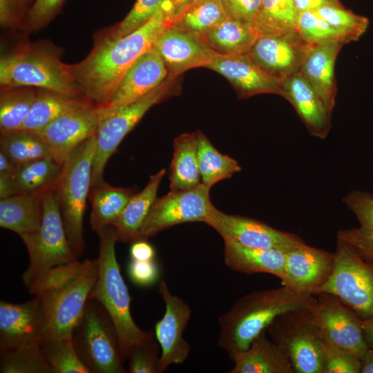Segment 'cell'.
<instances>
[{
	"label": "cell",
	"instance_id": "cell-1",
	"mask_svg": "<svg viewBox=\"0 0 373 373\" xmlns=\"http://www.w3.org/2000/svg\"><path fill=\"white\" fill-rule=\"evenodd\" d=\"M166 0L144 25L124 36L111 33L97 41L81 62L70 65L84 97L98 107L110 104L121 80L136 60L154 47L171 24Z\"/></svg>",
	"mask_w": 373,
	"mask_h": 373
},
{
	"label": "cell",
	"instance_id": "cell-2",
	"mask_svg": "<svg viewBox=\"0 0 373 373\" xmlns=\"http://www.w3.org/2000/svg\"><path fill=\"white\" fill-rule=\"evenodd\" d=\"M316 300L314 295L285 285L247 294L219 316L218 345L233 361L276 316L290 310L310 308Z\"/></svg>",
	"mask_w": 373,
	"mask_h": 373
},
{
	"label": "cell",
	"instance_id": "cell-3",
	"mask_svg": "<svg viewBox=\"0 0 373 373\" xmlns=\"http://www.w3.org/2000/svg\"><path fill=\"white\" fill-rule=\"evenodd\" d=\"M98 274L97 259L76 260L50 270L30 289L44 306L46 334L71 337Z\"/></svg>",
	"mask_w": 373,
	"mask_h": 373
},
{
	"label": "cell",
	"instance_id": "cell-4",
	"mask_svg": "<svg viewBox=\"0 0 373 373\" xmlns=\"http://www.w3.org/2000/svg\"><path fill=\"white\" fill-rule=\"evenodd\" d=\"M97 234L99 237L98 274L88 300L98 301L110 316L125 361L131 347L146 338L150 332L142 330L131 316V296L116 258L115 246L117 240L113 227H106Z\"/></svg>",
	"mask_w": 373,
	"mask_h": 373
},
{
	"label": "cell",
	"instance_id": "cell-5",
	"mask_svg": "<svg viewBox=\"0 0 373 373\" xmlns=\"http://www.w3.org/2000/svg\"><path fill=\"white\" fill-rule=\"evenodd\" d=\"M95 135L82 143L61 166L55 192L70 247L77 258L84 251L83 219L92 184Z\"/></svg>",
	"mask_w": 373,
	"mask_h": 373
},
{
	"label": "cell",
	"instance_id": "cell-6",
	"mask_svg": "<svg viewBox=\"0 0 373 373\" xmlns=\"http://www.w3.org/2000/svg\"><path fill=\"white\" fill-rule=\"evenodd\" d=\"M0 85L3 89L35 86L75 97L82 94L70 65L62 63L52 52L36 47L1 57Z\"/></svg>",
	"mask_w": 373,
	"mask_h": 373
},
{
	"label": "cell",
	"instance_id": "cell-7",
	"mask_svg": "<svg viewBox=\"0 0 373 373\" xmlns=\"http://www.w3.org/2000/svg\"><path fill=\"white\" fill-rule=\"evenodd\" d=\"M72 341L82 362L92 373H124L116 328L104 307L88 300L72 332Z\"/></svg>",
	"mask_w": 373,
	"mask_h": 373
},
{
	"label": "cell",
	"instance_id": "cell-8",
	"mask_svg": "<svg viewBox=\"0 0 373 373\" xmlns=\"http://www.w3.org/2000/svg\"><path fill=\"white\" fill-rule=\"evenodd\" d=\"M55 186L56 184L43 195V216L39 229L20 236L29 256L28 267L22 275L28 289L52 269L77 260L66 237Z\"/></svg>",
	"mask_w": 373,
	"mask_h": 373
},
{
	"label": "cell",
	"instance_id": "cell-9",
	"mask_svg": "<svg viewBox=\"0 0 373 373\" xmlns=\"http://www.w3.org/2000/svg\"><path fill=\"white\" fill-rule=\"evenodd\" d=\"M267 332L287 358L295 373H323L325 343L309 308L278 315Z\"/></svg>",
	"mask_w": 373,
	"mask_h": 373
},
{
	"label": "cell",
	"instance_id": "cell-10",
	"mask_svg": "<svg viewBox=\"0 0 373 373\" xmlns=\"http://www.w3.org/2000/svg\"><path fill=\"white\" fill-rule=\"evenodd\" d=\"M175 77H169L152 92L133 103L116 107H100V119L95 133L96 149L92 166L91 186L103 181L104 168L124 137L146 112L171 92Z\"/></svg>",
	"mask_w": 373,
	"mask_h": 373
},
{
	"label": "cell",
	"instance_id": "cell-11",
	"mask_svg": "<svg viewBox=\"0 0 373 373\" xmlns=\"http://www.w3.org/2000/svg\"><path fill=\"white\" fill-rule=\"evenodd\" d=\"M334 254L333 273L317 294L335 295L361 321L373 318V262L365 260L352 246L338 239Z\"/></svg>",
	"mask_w": 373,
	"mask_h": 373
},
{
	"label": "cell",
	"instance_id": "cell-12",
	"mask_svg": "<svg viewBox=\"0 0 373 373\" xmlns=\"http://www.w3.org/2000/svg\"><path fill=\"white\" fill-rule=\"evenodd\" d=\"M210 189L201 182L190 189L170 191L166 195L157 198L142 225L138 240H147L182 223H205L214 206L210 199Z\"/></svg>",
	"mask_w": 373,
	"mask_h": 373
},
{
	"label": "cell",
	"instance_id": "cell-13",
	"mask_svg": "<svg viewBox=\"0 0 373 373\" xmlns=\"http://www.w3.org/2000/svg\"><path fill=\"white\" fill-rule=\"evenodd\" d=\"M316 295L309 309L324 343L349 350L361 359L369 349L363 336L362 321L335 295Z\"/></svg>",
	"mask_w": 373,
	"mask_h": 373
},
{
	"label": "cell",
	"instance_id": "cell-14",
	"mask_svg": "<svg viewBox=\"0 0 373 373\" xmlns=\"http://www.w3.org/2000/svg\"><path fill=\"white\" fill-rule=\"evenodd\" d=\"M205 223L223 239L249 247L288 252L305 243L294 233L278 230L256 219L227 214L214 206Z\"/></svg>",
	"mask_w": 373,
	"mask_h": 373
},
{
	"label": "cell",
	"instance_id": "cell-15",
	"mask_svg": "<svg viewBox=\"0 0 373 373\" xmlns=\"http://www.w3.org/2000/svg\"><path fill=\"white\" fill-rule=\"evenodd\" d=\"M100 112V107L86 99L37 133L57 163L62 166L82 143L95 133Z\"/></svg>",
	"mask_w": 373,
	"mask_h": 373
},
{
	"label": "cell",
	"instance_id": "cell-16",
	"mask_svg": "<svg viewBox=\"0 0 373 373\" xmlns=\"http://www.w3.org/2000/svg\"><path fill=\"white\" fill-rule=\"evenodd\" d=\"M158 292L165 305L164 314L155 325V336L161 350V373L171 365L183 363L189 355L191 347L184 338L183 332L191 309L182 298L171 294L165 281L160 282Z\"/></svg>",
	"mask_w": 373,
	"mask_h": 373
},
{
	"label": "cell",
	"instance_id": "cell-17",
	"mask_svg": "<svg viewBox=\"0 0 373 373\" xmlns=\"http://www.w3.org/2000/svg\"><path fill=\"white\" fill-rule=\"evenodd\" d=\"M48 332V321L40 299L23 303H0V353L30 342L40 341Z\"/></svg>",
	"mask_w": 373,
	"mask_h": 373
},
{
	"label": "cell",
	"instance_id": "cell-18",
	"mask_svg": "<svg viewBox=\"0 0 373 373\" xmlns=\"http://www.w3.org/2000/svg\"><path fill=\"white\" fill-rule=\"evenodd\" d=\"M334 265V253L305 243L286 253L280 280L294 291L316 295L331 277Z\"/></svg>",
	"mask_w": 373,
	"mask_h": 373
},
{
	"label": "cell",
	"instance_id": "cell-19",
	"mask_svg": "<svg viewBox=\"0 0 373 373\" xmlns=\"http://www.w3.org/2000/svg\"><path fill=\"white\" fill-rule=\"evenodd\" d=\"M154 47L167 68L169 76L176 77L197 67H206L216 52L202 35L185 30L174 23L162 32Z\"/></svg>",
	"mask_w": 373,
	"mask_h": 373
},
{
	"label": "cell",
	"instance_id": "cell-20",
	"mask_svg": "<svg viewBox=\"0 0 373 373\" xmlns=\"http://www.w3.org/2000/svg\"><path fill=\"white\" fill-rule=\"evenodd\" d=\"M311 46L296 31L258 37L249 54L261 68L284 81L300 71Z\"/></svg>",
	"mask_w": 373,
	"mask_h": 373
},
{
	"label": "cell",
	"instance_id": "cell-21",
	"mask_svg": "<svg viewBox=\"0 0 373 373\" xmlns=\"http://www.w3.org/2000/svg\"><path fill=\"white\" fill-rule=\"evenodd\" d=\"M205 68L226 78L236 89L239 97L259 94H275L284 97L283 82L261 68L249 52L233 55L216 53Z\"/></svg>",
	"mask_w": 373,
	"mask_h": 373
},
{
	"label": "cell",
	"instance_id": "cell-22",
	"mask_svg": "<svg viewBox=\"0 0 373 373\" xmlns=\"http://www.w3.org/2000/svg\"><path fill=\"white\" fill-rule=\"evenodd\" d=\"M169 76L164 61L153 47L128 70L106 107L116 108L136 102L155 90Z\"/></svg>",
	"mask_w": 373,
	"mask_h": 373
},
{
	"label": "cell",
	"instance_id": "cell-23",
	"mask_svg": "<svg viewBox=\"0 0 373 373\" xmlns=\"http://www.w3.org/2000/svg\"><path fill=\"white\" fill-rule=\"evenodd\" d=\"M283 90L285 99L295 108L311 135L324 139L331 128V115L324 102L298 72L285 79Z\"/></svg>",
	"mask_w": 373,
	"mask_h": 373
},
{
	"label": "cell",
	"instance_id": "cell-24",
	"mask_svg": "<svg viewBox=\"0 0 373 373\" xmlns=\"http://www.w3.org/2000/svg\"><path fill=\"white\" fill-rule=\"evenodd\" d=\"M344 45L340 42L312 45L299 71L319 95L331 113L337 94L334 66Z\"/></svg>",
	"mask_w": 373,
	"mask_h": 373
},
{
	"label": "cell",
	"instance_id": "cell-25",
	"mask_svg": "<svg viewBox=\"0 0 373 373\" xmlns=\"http://www.w3.org/2000/svg\"><path fill=\"white\" fill-rule=\"evenodd\" d=\"M343 202L356 216L360 226L339 230L337 239L352 246L365 260L373 262V195L354 190L347 193Z\"/></svg>",
	"mask_w": 373,
	"mask_h": 373
},
{
	"label": "cell",
	"instance_id": "cell-26",
	"mask_svg": "<svg viewBox=\"0 0 373 373\" xmlns=\"http://www.w3.org/2000/svg\"><path fill=\"white\" fill-rule=\"evenodd\" d=\"M223 240L224 258L227 267L240 273H267L281 278L287 252L252 248L231 239Z\"/></svg>",
	"mask_w": 373,
	"mask_h": 373
},
{
	"label": "cell",
	"instance_id": "cell-27",
	"mask_svg": "<svg viewBox=\"0 0 373 373\" xmlns=\"http://www.w3.org/2000/svg\"><path fill=\"white\" fill-rule=\"evenodd\" d=\"M230 373H295L287 358L279 347L262 332L249 348L234 358Z\"/></svg>",
	"mask_w": 373,
	"mask_h": 373
},
{
	"label": "cell",
	"instance_id": "cell-28",
	"mask_svg": "<svg viewBox=\"0 0 373 373\" xmlns=\"http://www.w3.org/2000/svg\"><path fill=\"white\" fill-rule=\"evenodd\" d=\"M165 174L166 170L162 169L152 175L145 187L128 200L112 226L117 241L133 243L138 240L142 225L157 199V191Z\"/></svg>",
	"mask_w": 373,
	"mask_h": 373
},
{
	"label": "cell",
	"instance_id": "cell-29",
	"mask_svg": "<svg viewBox=\"0 0 373 373\" xmlns=\"http://www.w3.org/2000/svg\"><path fill=\"white\" fill-rule=\"evenodd\" d=\"M46 191L19 193L0 199L1 227L19 236L38 231L43 216L42 198Z\"/></svg>",
	"mask_w": 373,
	"mask_h": 373
},
{
	"label": "cell",
	"instance_id": "cell-30",
	"mask_svg": "<svg viewBox=\"0 0 373 373\" xmlns=\"http://www.w3.org/2000/svg\"><path fill=\"white\" fill-rule=\"evenodd\" d=\"M169 180L171 191L190 189L201 183L197 132L185 133L174 139Z\"/></svg>",
	"mask_w": 373,
	"mask_h": 373
},
{
	"label": "cell",
	"instance_id": "cell-31",
	"mask_svg": "<svg viewBox=\"0 0 373 373\" xmlns=\"http://www.w3.org/2000/svg\"><path fill=\"white\" fill-rule=\"evenodd\" d=\"M135 193L134 189L113 186L104 180L92 186L88 195L92 205L90 218L92 229L98 233L112 227Z\"/></svg>",
	"mask_w": 373,
	"mask_h": 373
},
{
	"label": "cell",
	"instance_id": "cell-32",
	"mask_svg": "<svg viewBox=\"0 0 373 373\" xmlns=\"http://www.w3.org/2000/svg\"><path fill=\"white\" fill-rule=\"evenodd\" d=\"M202 37L216 52L233 55L249 52L258 35L253 24L227 18Z\"/></svg>",
	"mask_w": 373,
	"mask_h": 373
},
{
	"label": "cell",
	"instance_id": "cell-33",
	"mask_svg": "<svg viewBox=\"0 0 373 373\" xmlns=\"http://www.w3.org/2000/svg\"><path fill=\"white\" fill-rule=\"evenodd\" d=\"M85 99L86 98L70 97L46 90L37 92L29 114L19 130L37 133Z\"/></svg>",
	"mask_w": 373,
	"mask_h": 373
},
{
	"label": "cell",
	"instance_id": "cell-34",
	"mask_svg": "<svg viewBox=\"0 0 373 373\" xmlns=\"http://www.w3.org/2000/svg\"><path fill=\"white\" fill-rule=\"evenodd\" d=\"M298 12L293 0H262L254 26L261 36H279L296 30Z\"/></svg>",
	"mask_w": 373,
	"mask_h": 373
},
{
	"label": "cell",
	"instance_id": "cell-35",
	"mask_svg": "<svg viewBox=\"0 0 373 373\" xmlns=\"http://www.w3.org/2000/svg\"><path fill=\"white\" fill-rule=\"evenodd\" d=\"M198 156L201 182L210 188L223 180L230 178L242 168L233 158L220 153L205 134L198 131Z\"/></svg>",
	"mask_w": 373,
	"mask_h": 373
},
{
	"label": "cell",
	"instance_id": "cell-36",
	"mask_svg": "<svg viewBox=\"0 0 373 373\" xmlns=\"http://www.w3.org/2000/svg\"><path fill=\"white\" fill-rule=\"evenodd\" d=\"M61 171V166L51 156L39 158L17 165L14 178L18 193L46 191L54 186Z\"/></svg>",
	"mask_w": 373,
	"mask_h": 373
},
{
	"label": "cell",
	"instance_id": "cell-37",
	"mask_svg": "<svg viewBox=\"0 0 373 373\" xmlns=\"http://www.w3.org/2000/svg\"><path fill=\"white\" fill-rule=\"evenodd\" d=\"M0 148L16 165L50 156L49 148L40 135L23 130L1 133Z\"/></svg>",
	"mask_w": 373,
	"mask_h": 373
},
{
	"label": "cell",
	"instance_id": "cell-38",
	"mask_svg": "<svg viewBox=\"0 0 373 373\" xmlns=\"http://www.w3.org/2000/svg\"><path fill=\"white\" fill-rule=\"evenodd\" d=\"M40 347L52 373H90L79 358L72 337L46 334L41 340Z\"/></svg>",
	"mask_w": 373,
	"mask_h": 373
},
{
	"label": "cell",
	"instance_id": "cell-39",
	"mask_svg": "<svg viewBox=\"0 0 373 373\" xmlns=\"http://www.w3.org/2000/svg\"><path fill=\"white\" fill-rule=\"evenodd\" d=\"M37 92L30 88L4 89L0 97L1 133L19 130L28 117Z\"/></svg>",
	"mask_w": 373,
	"mask_h": 373
},
{
	"label": "cell",
	"instance_id": "cell-40",
	"mask_svg": "<svg viewBox=\"0 0 373 373\" xmlns=\"http://www.w3.org/2000/svg\"><path fill=\"white\" fill-rule=\"evenodd\" d=\"M40 341L25 343L14 350L1 352L0 372L52 373L41 351Z\"/></svg>",
	"mask_w": 373,
	"mask_h": 373
},
{
	"label": "cell",
	"instance_id": "cell-41",
	"mask_svg": "<svg viewBox=\"0 0 373 373\" xmlns=\"http://www.w3.org/2000/svg\"><path fill=\"white\" fill-rule=\"evenodd\" d=\"M227 18L220 0H201L186 9L172 23L202 35Z\"/></svg>",
	"mask_w": 373,
	"mask_h": 373
},
{
	"label": "cell",
	"instance_id": "cell-42",
	"mask_svg": "<svg viewBox=\"0 0 373 373\" xmlns=\"http://www.w3.org/2000/svg\"><path fill=\"white\" fill-rule=\"evenodd\" d=\"M296 30L310 45L329 42L349 43L343 34L323 19L316 11L299 12Z\"/></svg>",
	"mask_w": 373,
	"mask_h": 373
},
{
	"label": "cell",
	"instance_id": "cell-43",
	"mask_svg": "<svg viewBox=\"0 0 373 373\" xmlns=\"http://www.w3.org/2000/svg\"><path fill=\"white\" fill-rule=\"evenodd\" d=\"M316 12L332 26L343 34L349 43L358 41L366 32L369 19L341 6H325Z\"/></svg>",
	"mask_w": 373,
	"mask_h": 373
},
{
	"label": "cell",
	"instance_id": "cell-44",
	"mask_svg": "<svg viewBox=\"0 0 373 373\" xmlns=\"http://www.w3.org/2000/svg\"><path fill=\"white\" fill-rule=\"evenodd\" d=\"M155 337L150 332L146 338L131 347L127 358L128 372L160 373V347Z\"/></svg>",
	"mask_w": 373,
	"mask_h": 373
},
{
	"label": "cell",
	"instance_id": "cell-45",
	"mask_svg": "<svg viewBox=\"0 0 373 373\" xmlns=\"http://www.w3.org/2000/svg\"><path fill=\"white\" fill-rule=\"evenodd\" d=\"M361 359L353 352L325 343L323 373H361Z\"/></svg>",
	"mask_w": 373,
	"mask_h": 373
},
{
	"label": "cell",
	"instance_id": "cell-46",
	"mask_svg": "<svg viewBox=\"0 0 373 373\" xmlns=\"http://www.w3.org/2000/svg\"><path fill=\"white\" fill-rule=\"evenodd\" d=\"M166 0H136L125 18L111 33L124 36L144 25L157 12Z\"/></svg>",
	"mask_w": 373,
	"mask_h": 373
},
{
	"label": "cell",
	"instance_id": "cell-47",
	"mask_svg": "<svg viewBox=\"0 0 373 373\" xmlns=\"http://www.w3.org/2000/svg\"><path fill=\"white\" fill-rule=\"evenodd\" d=\"M32 0H0V23L3 28L19 26L28 19Z\"/></svg>",
	"mask_w": 373,
	"mask_h": 373
},
{
	"label": "cell",
	"instance_id": "cell-48",
	"mask_svg": "<svg viewBox=\"0 0 373 373\" xmlns=\"http://www.w3.org/2000/svg\"><path fill=\"white\" fill-rule=\"evenodd\" d=\"M228 18L253 24L262 0H220Z\"/></svg>",
	"mask_w": 373,
	"mask_h": 373
},
{
	"label": "cell",
	"instance_id": "cell-49",
	"mask_svg": "<svg viewBox=\"0 0 373 373\" xmlns=\"http://www.w3.org/2000/svg\"><path fill=\"white\" fill-rule=\"evenodd\" d=\"M65 0H35L28 13L27 23L39 29L50 21L60 10Z\"/></svg>",
	"mask_w": 373,
	"mask_h": 373
},
{
	"label": "cell",
	"instance_id": "cell-50",
	"mask_svg": "<svg viewBox=\"0 0 373 373\" xmlns=\"http://www.w3.org/2000/svg\"><path fill=\"white\" fill-rule=\"evenodd\" d=\"M160 270L155 260H131L128 265V274L131 281L141 287L155 284L159 278Z\"/></svg>",
	"mask_w": 373,
	"mask_h": 373
},
{
	"label": "cell",
	"instance_id": "cell-51",
	"mask_svg": "<svg viewBox=\"0 0 373 373\" xmlns=\"http://www.w3.org/2000/svg\"><path fill=\"white\" fill-rule=\"evenodd\" d=\"M155 249L146 240L133 242L130 248V256L135 260H151L155 258Z\"/></svg>",
	"mask_w": 373,
	"mask_h": 373
},
{
	"label": "cell",
	"instance_id": "cell-52",
	"mask_svg": "<svg viewBox=\"0 0 373 373\" xmlns=\"http://www.w3.org/2000/svg\"><path fill=\"white\" fill-rule=\"evenodd\" d=\"M298 12L317 11L325 6H341L339 0H293Z\"/></svg>",
	"mask_w": 373,
	"mask_h": 373
},
{
	"label": "cell",
	"instance_id": "cell-53",
	"mask_svg": "<svg viewBox=\"0 0 373 373\" xmlns=\"http://www.w3.org/2000/svg\"><path fill=\"white\" fill-rule=\"evenodd\" d=\"M18 193L14 175L0 174V199L9 198Z\"/></svg>",
	"mask_w": 373,
	"mask_h": 373
},
{
	"label": "cell",
	"instance_id": "cell-54",
	"mask_svg": "<svg viewBox=\"0 0 373 373\" xmlns=\"http://www.w3.org/2000/svg\"><path fill=\"white\" fill-rule=\"evenodd\" d=\"M200 1L201 0H169L171 24L186 9Z\"/></svg>",
	"mask_w": 373,
	"mask_h": 373
},
{
	"label": "cell",
	"instance_id": "cell-55",
	"mask_svg": "<svg viewBox=\"0 0 373 373\" xmlns=\"http://www.w3.org/2000/svg\"><path fill=\"white\" fill-rule=\"evenodd\" d=\"M362 332L365 342L368 348H373V318L362 321Z\"/></svg>",
	"mask_w": 373,
	"mask_h": 373
},
{
	"label": "cell",
	"instance_id": "cell-56",
	"mask_svg": "<svg viewBox=\"0 0 373 373\" xmlns=\"http://www.w3.org/2000/svg\"><path fill=\"white\" fill-rule=\"evenodd\" d=\"M17 165L0 151V174L14 175Z\"/></svg>",
	"mask_w": 373,
	"mask_h": 373
},
{
	"label": "cell",
	"instance_id": "cell-57",
	"mask_svg": "<svg viewBox=\"0 0 373 373\" xmlns=\"http://www.w3.org/2000/svg\"><path fill=\"white\" fill-rule=\"evenodd\" d=\"M361 373H373V348H369L361 358Z\"/></svg>",
	"mask_w": 373,
	"mask_h": 373
}]
</instances>
